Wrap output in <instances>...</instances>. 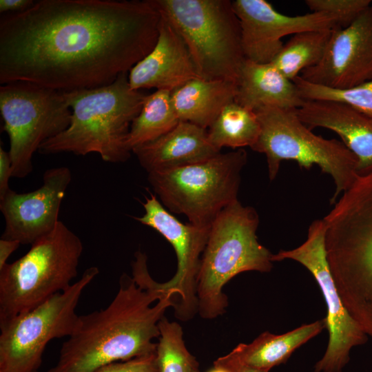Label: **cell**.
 <instances>
[{"label":"cell","mask_w":372,"mask_h":372,"mask_svg":"<svg viewBox=\"0 0 372 372\" xmlns=\"http://www.w3.org/2000/svg\"><path fill=\"white\" fill-rule=\"evenodd\" d=\"M99 273L97 267H90L67 290L25 313L0 322V372H39L47 344L72 334L79 317V301Z\"/></svg>","instance_id":"cell-11"},{"label":"cell","mask_w":372,"mask_h":372,"mask_svg":"<svg viewBox=\"0 0 372 372\" xmlns=\"http://www.w3.org/2000/svg\"><path fill=\"white\" fill-rule=\"evenodd\" d=\"M326 329L325 319L302 324L282 334L265 331L249 344L240 343L214 364L234 368L248 366L270 371L285 364L293 353Z\"/></svg>","instance_id":"cell-20"},{"label":"cell","mask_w":372,"mask_h":372,"mask_svg":"<svg viewBox=\"0 0 372 372\" xmlns=\"http://www.w3.org/2000/svg\"><path fill=\"white\" fill-rule=\"evenodd\" d=\"M305 4L313 12H323L333 17L337 27L350 25L367 8L371 0H306Z\"/></svg>","instance_id":"cell-28"},{"label":"cell","mask_w":372,"mask_h":372,"mask_svg":"<svg viewBox=\"0 0 372 372\" xmlns=\"http://www.w3.org/2000/svg\"><path fill=\"white\" fill-rule=\"evenodd\" d=\"M234 101L256 111L265 107L296 110L304 101L293 81L272 63L243 62L236 82Z\"/></svg>","instance_id":"cell-21"},{"label":"cell","mask_w":372,"mask_h":372,"mask_svg":"<svg viewBox=\"0 0 372 372\" xmlns=\"http://www.w3.org/2000/svg\"><path fill=\"white\" fill-rule=\"evenodd\" d=\"M256 210L237 200L223 209L210 225L196 279L198 313L211 320L223 315L228 305L224 286L238 274L269 272L273 256L258 240Z\"/></svg>","instance_id":"cell-5"},{"label":"cell","mask_w":372,"mask_h":372,"mask_svg":"<svg viewBox=\"0 0 372 372\" xmlns=\"http://www.w3.org/2000/svg\"><path fill=\"white\" fill-rule=\"evenodd\" d=\"M236 93L234 81L197 77L171 92V98L180 121L207 129Z\"/></svg>","instance_id":"cell-22"},{"label":"cell","mask_w":372,"mask_h":372,"mask_svg":"<svg viewBox=\"0 0 372 372\" xmlns=\"http://www.w3.org/2000/svg\"><path fill=\"white\" fill-rule=\"evenodd\" d=\"M254 112L260 132L251 149L265 154L270 180L276 177L283 161H295L306 169L316 165L334 181L335 191L331 200L333 204L359 177L357 158L344 144L313 134L296 110L265 107Z\"/></svg>","instance_id":"cell-8"},{"label":"cell","mask_w":372,"mask_h":372,"mask_svg":"<svg viewBox=\"0 0 372 372\" xmlns=\"http://www.w3.org/2000/svg\"><path fill=\"white\" fill-rule=\"evenodd\" d=\"M247 163V152L238 149L196 164L149 172L147 180L169 212L186 216L194 225L210 227L223 209L238 200Z\"/></svg>","instance_id":"cell-9"},{"label":"cell","mask_w":372,"mask_h":372,"mask_svg":"<svg viewBox=\"0 0 372 372\" xmlns=\"http://www.w3.org/2000/svg\"><path fill=\"white\" fill-rule=\"evenodd\" d=\"M209 142L219 150L250 148L256 142L260 125L256 112L235 101L227 105L207 129Z\"/></svg>","instance_id":"cell-23"},{"label":"cell","mask_w":372,"mask_h":372,"mask_svg":"<svg viewBox=\"0 0 372 372\" xmlns=\"http://www.w3.org/2000/svg\"><path fill=\"white\" fill-rule=\"evenodd\" d=\"M196 372H199V370H198V371H196Z\"/></svg>","instance_id":"cell-35"},{"label":"cell","mask_w":372,"mask_h":372,"mask_svg":"<svg viewBox=\"0 0 372 372\" xmlns=\"http://www.w3.org/2000/svg\"><path fill=\"white\" fill-rule=\"evenodd\" d=\"M185 43L200 78L237 82L244 55L229 0H154Z\"/></svg>","instance_id":"cell-7"},{"label":"cell","mask_w":372,"mask_h":372,"mask_svg":"<svg viewBox=\"0 0 372 372\" xmlns=\"http://www.w3.org/2000/svg\"><path fill=\"white\" fill-rule=\"evenodd\" d=\"M293 83L304 100H329L345 103L372 120V81L353 88L335 90L311 83L297 76Z\"/></svg>","instance_id":"cell-27"},{"label":"cell","mask_w":372,"mask_h":372,"mask_svg":"<svg viewBox=\"0 0 372 372\" xmlns=\"http://www.w3.org/2000/svg\"><path fill=\"white\" fill-rule=\"evenodd\" d=\"M142 205L143 215L134 218L161 234L171 244L177 258V270L169 280L158 282L149 273L145 280L172 298L176 318L190 320L198 313L196 279L210 227L181 223L151 192Z\"/></svg>","instance_id":"cell-13"},{"label":"cell","mask_w":372,"mask_h":372,"mask_svg":"<svg viewBox=\"0 0 372 372\" xmlns=\"http://www.w3.org/2000/svg\"><path fill=\"white\" fill-rule=\"evenodd\" d=\"M83 245L63 222L0 269V322L27 313L67 290L76 277Z\"/></svg>","instance_id":"cell-6"},{"label":"cell","mask_w":372,"mask_h":372,"mask_svg":"<svg viewBox=\"0 0 372 372\" xmlns=\"http://www.w3.org/2000/svg\"><path fill=\"white\" fill-rule=\"evenodd\" d=\"M197 77L199 76L183 38L161 15L156 43L129 71L130 87L134 90L155 88L172 92Z\"/></svg>","instance_id":"cell-17"},{"label":"cell","mask_w":372,"mask_h":372,"mask_svg":"<svg viewBox=\"0 0 372 372\" xmlns=\"http://www.w3.org/2000/svg\"><path fill=\"white\" fill-rule=\"evenodd\" d=\"M35 1L32 0H1V13H16L23 12L30 8Z\"/></svg>","instance_id":"cell-31"},{"label":"cell","mask_w":372,"mask_h":372,"mask_svg":"<svg viewBox=\"0 0 372 372\" xmlns=\"http://www.w3.org/2000/svg\"><path fill=\"white\" fill-rule=\"evenodd\" d=\"M158 327L160 336L156 349L158 372L198 371V362L185 346L181 326L163 316Z\"/></svg>","instance_id":"cell-26"},{"label":"cell","mask_w":372,"mask_h":372,"mask_svg":"<svg viewBox=\"0 0 372 372\" xmlns=\"http://www.w3.org/2000/svg\"><path fill=\"white\" fill-rule=\"evenodd\" d=\"M227 368L233 370L234 372H269V371L256 369H254V368H251L248 366H238V367H234V368H229V367H227Z\"/></svg>","instance_id":"cell-33"},{"label":"cell","mask_w":372,"mask_h":372,"mask_svg":"<svg viewBox=\"0 0 372 372\" xmlns=\"http://www.w3.org/2000/svg\"><path fill=\"white\" fill-rule=\"evenodd\" d=\"M20 245L21 244L17 240L0 239V269L8 263L9 257Z\"/></svg>","instance_id":"cell-32"},{"label":"cell","mask_w":372,"mask_h":372,"mask_svg":"<svg viewBox=\"0 0 372 372\" xmlns=\"http://www.w3.org/2000/svg\"><path fill=\"white\" fill-rule=\"evenodd\" d=\"M322 219L336 289L349 314L372 337V172L359 176Z\"/></svg>","instance_id":"cell-3"},{"label":"cell","mask_w":372,"mask_h":372,"mask_svg":"<svg viewBox=\"0 0 372 372\" xmlns=\"http://www.w3.org/2000/svg\"><path fill=\"white\" fill-rule=\"evenodd\" d=\"M296 112L310 130L324 127L340 137L357 158L359 176L372 172L371 118L345 103L329 100H305Z\"/></svg>","instance_id":"cell-18"},{"label":"cell","mask_w":372,"mask_h":372,"mask_svg":"<svg viewBox=\"0 0 372 372\" xmlns=\"http://www.w3.org/2000/svg\"><path fill=\"white\" fill-rule=\"evenodd\" d=\"M325 233L323 219L314 220L301 245L279 251L273 254V261H296L315 278L327 308L324 319L329 341L323 356L314 365V372H342L352 348L365 343L367 335L346 309L336 289L327 258Z\"/></svg>","instance_id":"cell-12"},{"label":"cell","mask_w":372,"mask_h":372,"mask_svg":"<svg viewBox=\"0 0 372 372\" xmlns=\"http://www.w3.org/2000/svg\"><path fill=\"white\" fill-rule=\"evenodd\" d=\"M232 5L240 21L245 57L258 63H271L287 35L337 27L336 19L327 13L288 16L265 0H235Z\"/></svg>","instance_id":"cell-15"},{"label":"cell","mask_w":372,"mask_h":372,"mask_svg":"<svg viewBox=\"0 0 372 372\" xmlns=\"http://www.w3.org/2000/svg\"><path fill=\"white\" fill-rule=\"evenodd\" d=\"M332 30L298 32L285 44L272 63L289 80L322 59Z\"/></svg>","instance_id":"cell-25"},{"label":"cell","mask_w":372,"mask_h":372,"mask_svg":"<svg viewBox=\"0 0 372 372\" xmlns=\"http://www.w3.org/2000/svg\"><path fill=\"white\" fill-rule=\"evenodd\" d=\"M300 76L335 90L372 81V6L348 27L332 29L320 61L304 70Z\"/></svg>","instance_id":"cell-14"},{"label":"cell","mask_w":372,"mask_h":372,"mask_svg":"<svg viewBox=\"0 0 372 372\" xmlns=\"http://www.w3.org/2000/svg\"><path fill=\"white\" fill-rule=\"evenodd\" d=\"M170 307L174 302L167 294L141 287L123 274L105 308L79 316L56 363L47 372H94L112 362L156 353L158 323Z\"/></svg>","instance_id":"cell-2"},{"label":"cell","mask_w":372,"mask_h":372,"mask_svg":"<svg viewBox=\"0 0 372 372\" xmlns=\"http://www.w3.org/2000/svg\"><path fill=\"white\" fill-rule=\"evenodd\" d=\"M72 180L67 167L50 168L43 176L42 185L32 192L10 189L0 200L6 227L1 238L32 245L52 231L59 222L61 203Z\"/></svg>","instance_id":"cell-16"},{"label":"cell","mask_w":372,"mask_h":372,"mask_svg":"<svg viewBox=\"0 0 372 372\" xmlns=\"http://www.w3.org/2000/svg\"><path fill=\"white\" fill-rule=\"evenodd\" d=\"M154 0H40L0 19V83L72 91L107 85L154 47Z\"/></svg>","instance_id":"cell-1"},{"label":"cell","mask_w":372,"mask_h":372,"mask_svg":"<svg viewBox=\"0 0 372 372\" xmlns=\"http://www.w3.org/2000/svg\"><path fill=\"white\" fill-rule=\"evenodd\" d=\"M12 176V162L8 152L0 147V200L11 189L10 178Z\"/></svg>","instance_id":"cell-30"},{"label":"cell","mask_w":372,"mask_h":372,"mask_svg":"<svg viewBox=\"0 0 372 372\" xmlns=\"http://www.w3.org/2000/svg\"><path fill=\"white\" fill-rule=\"evenodd\" d=\"M66 93L70 123L43 142L38 151L43 154L96 153L112 163L127 161L132 153L127 145L130 129L147 96L130 87L127 72L107 85Z\"/></svg>","instance_id":"cell-4"},{"label":"cell","mask_w":372,"mask_h":372,"mask_svg":"<svg viewBox=\"0 0 372 372\" xmlns=\"http://www.w3.org/2000/svg\"><path fill=\"white\" fill-rule=\"evenodd\" d=\"M147 173L196 164L220 153L209 142L207 129L179 121L167 133L132 149Z\"/></svg>","instance_id":"cell-19"},{"label":"cell","mask_w":372,"mask_h":372,"mask_svg":"<svg viewBox=\"0 0 372 372\" xmlns=\"http://www.w3.org/2000/svg\"><path fill=\"white\" fill-rule=\"evenodd\" d=\"M94 372H158L156 353L105 364Z\"/></svg>","instance_id":"cell-29"},{"label":"cell","mask_w":372,"mask_h":372,"mask_svg":"<svg viewBox=\"0 0 372 372\" xmlns=\"http://www.w3.org/2000/svg\"><path fill=\"white\" fill-rule=\"evenodd\" d=\"M174 110L171 92L156 90L147 95L142 109L132 123L127 145L132 151L151 142L173 129L179 122Z\"/></svg>","instance_id":"cell-24"},{"label":"cell","mask_w":372,"mask_h":372,"mask_svg":"<svg viewBox=\"0 0 372 372\" xmlns=\"http://www.w3.org/2000/svg\"><path fill=\"white\" fill-rule=\"evenodd\" d=\"M0 111L16 178L32 172L34 152L69 126L72 114L66 92L22 81L1 85Z\"/></svg>","instance_id":"cell-10"},{"label":"cell","mask_w":372,"mask_h":372,"mask_svg":"<svg viewBox=\"0 0 372 372\" xmlns=\"http://www.w3.org/2000/svg\"><path fill=\"white\" fill-rule=\"evenodd\" d=\"M207 372H234L233 370L218 364H214L213 367Z\"/></svg>","instance_id":"cell-34"}]
</instances>
